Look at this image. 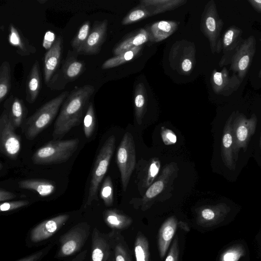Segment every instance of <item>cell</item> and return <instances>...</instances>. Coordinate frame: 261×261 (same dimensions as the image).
Masks as SVG:
<instances>
[{
    "label": "cell",
    "instance_id": "1",
    "mask_svg": "<svg viewBox=\"0 0 261 261\" xmlns=\"http://www.w3.org/2000/svg\"><path fill=\"white\" fill-rule=\"evenodd\" d=\"M95 91L91 85L75 86L63 103L54 123L53 140H62L83 121L89 100Z\"/></svg>",
    "mask_w": 261,
    "mask_h": 261
},
{
    "label": "cell",
    "instance_id": "2",
    "mask_svg": "<svg viewBox=\"0 0 261 261\" xmlns=\"http://www.w3.org/2000/svg\"><path fill=\"white\" fill-rule=\"evenodd\" d=\"M69 94L68 91L62 92L41 106L26 119L21 129L27 139L33 140L51 124Z\"/></svg>",
    "mask_w": 261,
    "mask_h": 261
},
{
    "label": "cell",
    "instance_id": "3",
    "mask_svg": "<svg viewBox=\"0 0 261 261\" xmlns=\"http://www.w3.org/2000/svg\"><path fill=\"white\" fill-rule=\"evenodd\" d=\"M80 140H53L38 148L32 161L36 165H51L67 162L77 150Z\"/></svg>",
    "mask_w": 261,
    "mask_h": 261
},
{
    "label": "cell",
    "instance_id": "4",
    "mask_svg": "<svg viewBox=\"0 0 261 261\" xmlns=\"http://www.w3.org/2000/svg\"><path fill=\"white\" fill-rule=\"evenodd\" d=\"M116 139L114 135L110 136L104 142L95 159L91 171L88 195L85 207L89 206L94 201H97L99 186L105 176L115 148Z\"/></svg>",
    "mask_w": 261,
    "mask_h": 261
},
{
    "label": "cell",
    "instance_id": "5",
    "mask_svg": "<svg viewBox=\"0 0 261 261\" xmlns=\"http://www.w3.org/2000/svg\"><path fill=\"white\" fill-rule=\"evenodd\" d=\"M78 53L68 50L66 59L47 85L51 90H60L66 84L76 80L86 70L85 63L77 57Z\"/></svg>",
    "mask_w": 261,
    "mask_h": 261
},
{
    "label": "cell",
    "instance_id": "6",
    "mask_svg": "<svg viewBox=\"0 0 261 261\" xmlns=\"http://www.w3.org/2000/svg\"><path fill=\"white\" fill-rule=\"evenodd\" d=\"M116 162L120 173L122 188L125 191L136 163V155L133 136L126 132L118 146Z\"/></svg>",
    "mask_w": 261,
    "mask_h": 261
},
{
    "label": "cell",
    "instance_id": "7",
    "mask_svg": "<svg viewBox=\"0 0 261 261\" xmlns=\"http://www.w3.org/2000/svg\"><path fill=\"white\" fill-rule=\"evenodd\" d=\"M90 233V226L81 222L71 227L59 239L58 256L65 257L78 252L85 245Z\"/></svg>",
    "mask_w": 261,
    "mask_h": 261
},
{
    "label": "cell",
    "instance_id": "8",
    "mask_svg": "<svg viewBox=\"0 0 261 261\" xmlns=\"http://www.w3.org/2000/svg\"><path fill=\"white\" fill-rule=\"evenodd\" d=\"M13 126L7 111L0 117V151L9 159L16 160L21 150V139Z\"/></svg>",
    "mask_w": 261,
    "mask_h": 261
},
{
    "label": "cell",
    "instance_id": "9",
    "mask_svg": "<svg viewBox=\"0 0 261 261\" xmlns=\"http://www.w3.org/2000/svg\"><path fill=\"white\" fill-rule=\"evenodd\" d=\"M256 126V121L254 119L240 118L232 123L234 152L237 160L240 149H243L244 151L246 150L250 138L255 133Z\"/></svg>",
    "mask_w": 261,
    "mask_h": 261
},
{
    "label": "cell",
    "instance_id": "10",
    "mask_svg": "<svg viewBox=\"0 0 261 261\" xmlns=\"http://www.w3.org/2000/svg\"><path fill=\"white\" fill-rule=\"evenodd\" d=\"M230 210V207L223 203L202 206L197 211L196 222L202 227H211L222 222Z\"/></svg>",
    "mask_w": 261,
    "mask_h": 261
},
{
    "label": "cell",
    "instance_id": "11",
    "mask_svg": "<svg viewBox=\"0 0 261 261\" xmlns=\"http://www.w3.org/2000/svg\"><path fill=\"white\" fill-rule=\"evenodd\" d=\"M107 25V20L94 21L87 40L78 52L79 55L98 54L106 37Z\"/></svg>",
    "mask_w": 261,
    "mask_h": 261
},
{
    "label": "cell",
    "instance_id": "12",
    "mask_svg": "<svg viewBox=\"0 0 261 261\" xmlns=\"http://www.w3.org/2000/svg\"><path fill=\"white\" fill-rule=\"evenodd\" d=\"M69 215L63 214L43 221L30 232L32 242L37 243L48 239L55 234L68 220Z\"/></svg>",
    "mask_w": 261,
    "mask_h": 261
},
{
    "label": "cell",
    "instance_id": "13",
    "mask_svg": "<svg viewBox=\"0 0 261 261\" xmlns=\"http://www.w3.org/2000/svg\"><path fill=\"white\" fill-rule=\"evenodd\" d=\"M112 249L111 236L101 233L95 227L91 236V261H109Z\"/></svg>",
    "mask_w": 261,
    "mask_h": 261
},
{
    "label": "cell",
    "instance_id": "14",
    "mask_svg": "<svg viewBox=\"0 0 261 261\" xmlns=\"http://www.w3.org/2000/svg\"><path fill=\"white\" fill-rule=\"evenodd\" d=\"M63 51V38L58 36L52 46L45 53L43 62V76L47 85L59 69Z\"/></svg>",
    "mask_w": 261,
    "mask_h": 261
},
{
    "label": "cell",
    "instance_id": "15",
    "mask_svg": "<svg viewBox=\"0 0 261 261\" xmlns=\"http://www.w3.org/2000/svg\"><path fill=\"white\" fill-rule=\"evenodd\" d=\"M4 107L7 111L10 120L15 129L21 127L27 119L28 113L23 100L11 94L5 100Z\"/></svg>",
    "mask_w": 261,
    "mask_h": 261
},
{
    "label": "cell",
    "instance_id": "16",
    "mask_svg": "<svg viewBox=\"0 0 261 261\" xmlns=\"http://www.w3.org/2000/svg\"><path fill=\"white\" fill-rule=\"evenodd\" d=\"M221 148L224 164L229 169L234 170L237 160L234 152L232 123L230 121L224 127Z\"/></svg>",
    "mask_w": 261,
    "mask_h": 261
},
{
    "label": "cell",
    "instance_id": "17",
    "mask_svg": "<svg viewBox=\"0 0 261 261\" xmlns=\"http://www.w3.org/2000/svg\"><path fill=\"white\" fill-rule=\"evenodd\" d=\"M175 171V165L174 163L165 166L157 179L148 187L142 197L141 202L145 206L163 191Z\"/></svg>",
    "mask_w": 261,
    "mask_h": 261
},
{
    "label": "cell",
    "instance_id": "18",
    "mask_svg": "<svg viewBox=\"0 0 261 261\" xmlns=\"http://www.w3.org/2000/svg\"><path fill=\"white\" fill-rule=\"evenodd\" d=\"M178 221L174 216L168 218L161 225L158 234V244L160 257L163 258L173 239Z\"/></svg>",
    "mask_w": 261,
    "mask_h": 261
},
{
    "label": "cell",
    "instance_id": "19",
    "mask_svg": "<svg viewBox=\"0 0 261 261\" xmlns=\"http://www.w3.org/2000/svg\"><path fill=\"white\" fill-rule=\"evenodd\" d=\"M41 75L39 64L36 60L32 66L26 81V100L29 103L36 100L41 88Z\"/></svg>",
    "mask_w": 261,
    "mask_h": 261
},
{
    "label": "cell",
    "instance_id": "20",
    "mask_svg": "<svg viewBox=\"0 0 261 261\" xmlns=\"http://www.w3.org/2000/svg\"><path fill=\"white\" fill-rule=\"evenodd\" d=\"M8 40L16 48L17 54L21 56H29L36 52V47L30 43L21 31L13 23L9 25Z\"/></svg>",
    "mask_w": 261,
    "mask_h": 261
},
{
    "label": "cell",
    "instance_id": "21",
    "mask_svg": "<svg viewBox=\"0 0 261 261\" xmlns=\"http://www.w3.org/2000/svg\"><path fill=\"white\" fill-rule=\"evenodd\" d=\"M19 188L36 192L43 197L50 195L56 189L54 181L45 179L31 178L19 181Z\"/></svg>",
    "mask_w": 261,
    "mask_h": 261
},
{
    "label": "cell",
    "instance_id": "22",
    "mask_svg": "<svg viewBox=\"0 0 261 261\" xmlns=\"http://www.w3.org/2000/svg\"><path fill=\"white\" fill-rule=\"evenodd\" d=\"M105 223L114 230H122L129 226L133 220L130 217L116 209H108L103 213Z\"/></svg>",
    "mask_w": 261,
    "mask_h": 261
},
{
    "label": "cell",
    "instance_id": "23",
    "mask_svg": "<svg viewBox=\"0 0 261 261\" xmlns=\"http://www.w3.org/2000/svg\"><path fill=\"white\" fill-rule=\"evenodd\" d=\"M177 28V24L173 21H160L153 24L151 32L155 41H162L170 36Z\"/></svg>",
    "mask_w": 261,
    "mask_h": 261
},
{
    "label": "cell",
    "instance_id": "24",
    "mask_svg": "<svg viewBox=\"0 0 261 261\" xmlns=\"http://www.w3.org/2000/svg\"><path fill=\"white\" fill-rule=\"evenodd\" d=\"M147 32L144 30H141L137 35L125 40L114 49V54L119 55L123 53L135 46H139L148 40Z\"/></svg>",
    "mask_w": 261,
    "mask_h": 261
},
{
    "label": "cell",
    "instance_id": "25",
    "mask_svg": "<svg viewBox=\"0 0 261 261\" xmlns=\"http://www.w3.org/2000/svg\"><path fill=\"white\" fill-rule=\"evenodd\" d=\"M11 68L9 63L4 61L0 67V102L5 99L11 88Z\"/></svg>",
    "mask_w": 261,
    "mask_h": 261
},
{
    "label": "cell",
    "instance_id": "26",
    "mask_svg": "<svg viewBox=\"0 0 261 261\" xmlns=\"http://www.w3.org/2000/svg\"><path fill=\"white\" fill-rule=\"evenodd\" d=\"M136 261H150L149 244L146 238L139 232L134 244Z\"/></svg>",
    "mask_w": 261,
    "mask_h": 261
},
{
    "label": "cell",
    "instance_id": "27",
    "mask_svg": "<svg viewBox=\"0 0 261 261\" xmlns=\"http://www.w3.org/2000/svg\"><path fill=\"white\" fill-rule=\"evenodd\" d=\"M140 50V46H135L129 50L106 60L102 65L103 69L118 66L132 60Z\"/></svg>",
    "mask_w": 261,
    "mask_h": 261
},
{
    "label": "cell",
    "instance_id": "28",
    "mask_svg": "<svg viewBox=\"0 0 261 261\" xmlns=\"http://www.w3.org/2000/svg\"><path fill=\"white\" fill-rule=\"evenodd\" d=\"M91 30V23L89 21H86L82 24L71 42L73 50L78 53L87 40Z\"/></svg>",
    "mask_w": 261,
    "mask_h": 261
},
{
    "label": "cell",
    "instance_id": "29",
    "mask_svg": "<svg viewBox=\"0 0 261 261\" xmlns=\"http://www.w3.org/2000/svg\"><path fill=\"white\" fill-rule=\"evenodd\" d=\"M96 127V117L93 104L89 102L83 119V129L85 137L90 138Z\"/></svg>",
    "mask_w": 261,
    "mask_h": 261
},
{
    "label": "cell",
    "instance_id": "30",
    "mask_svg": "<svg viewBox=\"0 0 261 261\" xmlns=\"http://www.w3.org/2000/svg\"><path fill=\"white\" fill-rule=\"evenodd\" d=\"M113 185L110 176L104 179L100 191V196L107 206H110L113 203Z\"/></svg>",
    "mask_w": 261,
    "mask_h": 261
},
{
    "label": "cell",
    "instance_id": "31",
    "mask_svg": "<svg viewBox=\"0 0 261 261\" xmlns=\"http://www.w3.org/2000/svg\"><path fill=\"white\" fill-rule=\"evenodd\" d=\"M161 167L160 160L156 158L152 159L149 162L145 176L143 180V186L148 188L154 181Z\"/></svg>",
    "mask_w": 261,
    "mask_h": 261
},
{
    "label": "cell",
    "instance_id": "32",
    "mask_svg": "<svg viewBox=\"0 0 261 261\" xmlns=\"http://www.w3.org/2000/svg\"><path fill=\"white\" fill-rule=\"evenodd\" d=\"M245 253L242 244H236L226 250L221 255L220 261H238Z\"/></svg>",
    "mask_w": 261,
    "mask_h": 261
},
{
    "label": "cell",
    "instance_id": "33",
    "mask_svg": "<svg viewBox=\"0 0 261 261\" xmlns=\"http://www.w3.org/2000/svg\"><path fill=\"white\" fill-rule=\"evenodd\" d=\"M112 240L115 261H131L129 255L124 246L118 241V239L111 235Z\"/></svg>",
    "mask_w": 261,
    "mask_h": 261
},
{
    "label": "cell",
    "instance_id": "34",
    "mask_svg": "<svg viewBox=\"0 0 261 261\" xmlns=\"http://www.w3.org/2000/svg\"><path fill=\"white\" fill-rule=\"evenodd\" d=\"M29 201L28 200H17L1 202L0 210L1 212L11 211L28 205Z\"/></svg>",
    "mask_w": 261,
    "mask_h": 261
},
{
    "label": "cell",
    "instance_id": "35",
    "mask_svg": "<svg viewBox=\"0 0 261 261\" xmlns=\"http://www.w3.org/2000/svg\"><path fill=\"white\" fill-rule=\"evenodd\" d=\"M161 135L163 142L166 145L174 144L177 141L175 133L165 127L163 126L161 128Z\"/></svg>",
    "mask_w": 261,
    "mask_h": 261
},
{
    "label": "cell",
    "instance_id": "36",
    "mask_svg": "<svg viewBox=\"0 0 261 261\" xmlns=\"http://www.w3.org/2000/svg\"><path fill=\"white\" fill-rule=\"evenodd\" d=\"M179 257V245L178 237H176L170 248L165 261H178Z\"/></svg>",
    "mask_w": 261,
    "mask_h": 261
},
{
    "label": "cell",
    "instance_id": "37",
    "mask_svg": "<svg viewBox=\"0 0 261 261\" xmlns=\"http://www.w3.org/2000/svg\"><path fill=\"white\" fill-rule=\"evenodd\" d=\"M50 248V247L48 246L18 261H40L48 252Z\"/></svg>",
    "mask_w": 261,
    "mask_h": 261
},
{
    "label": "cell",
    "instance_id": "38",
    "mask_svg": "<svg viewBox=\"0 0 261 261\" xmlns=\"http://www.w3.org/2000/svg\"><path fill=\"white\" fill-rule=\"evenodd\" d=\"M145 16V12L142 10L138 9L131 12L129 15L124 19L123 23L126 24L138 20Z\"/></svg>",
    "mask_w": 261,
    "mask_h": 261
},
{
    "label": "cell",
    "instance_id": "39",
    "mask_svg": "<svg viewBox=\"0 0 261 261\" xmlns=\"http://www.w3.org/2000/svg\"><path fill=\"white\" fill-rule=\"evenodd\" d=\"M55 35L51 31H47L46 32L43 42V47L46 49H49L52 46L54 42L55 41Z\"/></svg>",
    "mask_w": 261,
    "mask_h": 261
},
{
    "label": "cell",
    "instance_id": "40",
    "mask_svg": "<svg viewBox=\"0 0 261 261\" xmlns=\"http://www.w3.org/2000/svg\"><path fill=\"white\" fill-rule=\"evenodd\" d=\"M16 195L11 192L6 191L2 188H0V201L4 202L7 200H9L15 198Z\"/></svg>",
    "mask_w": 261,
    "mask_h": 261
},
{
    "label": "cell",
    "instance_id": "41",
    "mask_svg": "<svg viewBox=\"0 0 261 261\" xmlns=\"http://www.w3.org/2000/svg\"><path fill=\"white\" fill-rule=\"evenodd\" d=\"M206 25L209 31L213 32L216 29L215 19L212 17H208L206 20Z\"/></svg>",
    "mask_w": 261,
    "mask_h": 261
},
{
    "label": "cell",
    "instance_id": "42",
    "mask_svg": "<svg viewBox=\"0 0 261 261\" xmlns=\"http://www.w3.org/2000/svg\"><path fill=\"white\" fill-rule=\"evenodd\" d=\"M249 63V57L246 55L243 57L239 61V67L241 70L245 69Z\"/></svg>",
    "mask_w": 261,
    "mask_h": 261
},
{
    "label": "cell",
    "instance_id": "43",
    "mask_svg": "<svg viewBox=\"0 0 261 261\" xmlns=\"http://www.w3.org/2000/svg\"><path fill=\"white\" fill-rule=\"evenodd\" d=\"M87 250H84L79 253L71 261H86Z\"/></svg>",
    "mask_w": 261,
    "mask_h": 261
},
{
    "label": "cell",
    "instance_id": "44",
    "mask_svg": "<svg viewBox=\"0 0 261 261\" xmlns=\"http://www.w3.org/2000/svg\"><path fill=\"white\" fill-rule=\"evenodd\" d=\"M233 35V32L232 31L229 30L227 32L224 38V43L225 45H228L231 43Z\"/></svg>",
    "mask_w": 261,
    "mask_h": 261
},
{
    "label": "cell",
    "instance_id": "45",
    "mask_svg": "<svg viewBox=\"0 0 261 261\" xmlns=\"http://www.w3.org/2000/svg\"><path fill=\"white\" fill-rule=\"evenodd\" d=\"M181 68L185 71L190 70L192 68V62L191 60L188 59H185L181 64Z\"/></svg>",
    "mask_w": 261,
    "mask_h": 261
},
{
    "label": "cell",
    "instance_id": "46",
    "mask_svg": "<svg viewBox=\"0 0 261 261\" xmlns=\"http://www.w3.org/2000/svg\"><path fill=\"white\" fill-rule=\"evenodd\" d=\"M214 81L217 85L220 86L222 85L223 81L221 72H217L214 74Z\"/></svg>",
    "mask_w": 261,
    "mask_h": 261
},
{
    "label": "cell",
    "instance_id": "47",
    "mask_svg": "<svg viewBox=\"0 0 261 261\" xmlns=\"http://www.w3.org/2000/svg\"><path fill=\"white\" fill-rule=\"evenodd\" d=\"M178 225L179 226V227H180L181 229H184L185 231L189 230V228L188 225L184 222H181V221L179 222L178 223Z\"/></svg>",
    "mask_w": 261,
    "mask_h": 261
},
{
    "label": "cell",
    "instance_id": "48",
    "mask_svg": "<svg viewBox=\"0 0 261 261\" xmlns=\"http://www.w3.org/2000/svg\"><path fill=\"white\" fill-rule=\"evenodd\" d=\"M38 2L41 4H43L44 3H45V2H47V1H44V0H38Z\"/></svg>",
    "mask_w": 261,
    "mask_h": 261
},
{
    "label": "cell",
    "instance_id": "49",
    "mask_svg": "<svg viewBox=\"0 0 261 261\" xmlns=\"http://www.w3.org/2000/svg\"><path fill=\"white\" fill-rule=\"evenodd\" d=\"M112 255L111 256L109 261H115V259H114V258L113 257H112Z\"/></svg>",
    "mask_w": 261,
    "mask_h": 261
},
{
    "label": "cell",
    "instance_id": "50",
    "mask_svg": "<svg viewBox=\"0 0 261 261\" xmlns=\"http://www.w3.org/2000/svg\"><path fill=\"white\" fill-rule=\"evenodd\" d=\"M255 2H257V3H261V1H257V0H255Z\"/></svg>",
    "mask_w": 261,
    "mask_h": 261
},
{
    "label": "cell",
    "instance_id": "51",
    "mask_svg": "<svg viewBox=\"0 0 261 261\" xmlns=\"http://www.w3.org/2000/svg\"><path fill=\"white\" fill-rule=\"evenodd\" d=\"M260 147L261 149V134H260Z\"/></svg>",
    "mask_w": 261,
    "mask_h": 261
}]
</instances>
